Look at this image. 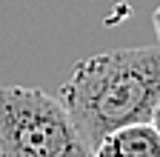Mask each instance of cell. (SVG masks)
<instances>
[{"label": "cell", "mask_w": 160, "mask_h": 157, "mask_svg": "<svg viewBox=\"0 0 160 157\" xmlns=\"http://www.w3.org/2000/svg\"><path fill=\"white\" fill-rule=\"evenodd\" d=\"M160 100V46L114 49L74 63L60 86L77 134L92 149L129 123H149Z\"/></svg>", "instance_id": "cell-1"}, {"label": "cell", "mask_w": 160, "mask_h": 157, "mask_svg": "<svg viewBox=\"0 0 160 157\" xmlns=\"http://www.w3.org/2000/svg\"><path fill=\"white\" fill-rule=\"evenodd\" d=\"M0 157H92L66 106L43 89H0Z\"/></svg>", "instance_id": "cell-2"}, {"label": "cell", "mask_w": 160, "mask_h": 157, "mask_svg": "<svg viewBox=\"0 0 160 157\" xmlns=\"http://www.w3.org/2000/svg\"><path fill=\"white\" fill-rule=\"evenodd\" d=\"M94 157H160V131L152 120L129 123L106 134L94 149Z\"/></svg>", "instance_id": "cell-3"}, {"label": "cell", "mask_w": 160, "mask_h": 157, "mask_svg": "<svg viewBox=\"0 0 160 157\" xmlns=\"http://www.w3.org/2000/svg\"><path fill=\"white\" fill-rule=\"evenodd\" d=\"M152 123L157 126V131H160V100H157V106H154V114H152Z\"/></svg>", "instance_id": "cell-4"}, {"label": "cell", "mask_w": 160, "mask_h": 157, "mask_svg": "<svg viewBox=\"0 0 160 157\" xmlns=\"http://www.w3.org/2000/svg\"><path fill=\"white\" fill-rule=\"evenodd\" d=\"M154 29H157V37H160V9L154 12Z\"/></svg>", "instance_id": "cell-5"}]
</instances>
